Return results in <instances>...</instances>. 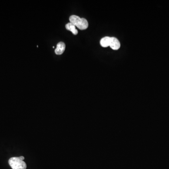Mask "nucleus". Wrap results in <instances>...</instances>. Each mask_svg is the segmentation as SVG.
Wrapping results in <instances>:
<instances>
[{"instance_id": "nucleus-1", "label": "nucleus", "mask_w": 169, "mask_h": 169, "mask_svg": "<svg viewBox=\"0 0 169 169\" xmlns=\"http://www.w3.org/2000/svg\"><path fill=\"white\" fill-rule=\"evenodd\" d=\"M69 20L71 23L81 30L86 29L88 27V23L85 18H81L77 16L72 15L70 17Z\"/></svg>"}, {"instance_id": "nucleus-5", "label": "nucleus", "mask_w": 169, "mask_h": 169, "mask_svg": "<svg viewBox=\"0 0 169 169\" xmlns=\"http://www.w3.org/2000/svg\"><path fill=\"white\" fill-rule=\"evenodd\" d=\"M110 38L111 37H103L100 40V44L101 46L103 47H107L110 46Z\"/></svg>"}, {"instance_id": "nucleus-2", "label": "nucleus", "mask_w": 169, "mask_h": 169, "mask_svg": "<svg viewBox=\"0 0 169 169\" xmlns=\"http://www.w3.org/2000/svg\"><path fill=\"white\" fill-rule=\"evenodd\" d=\"M8 163L12 169H26L27 167L25 163L19 157H11L8 160Z\"/></svg>"}, {"instance_id": "nucleus-4", "label": "nucleus", "mask_w": 169, "mask_h": 169, "mask_svg": "<svg viewBox=\"0 0 169 169\" xmlns=\"http://www.w3.org/2000/svg\"><path fill=\"white\" fill-rule=\"evenodd\" d=\"M65 49V43L63 42H60L57 44V48L55 49V53L57 55L62 54Z\"/></svg>"}, {"instance_id": "nucleus-6", "label": "nucleus", "mask_w": 169, "mask_h": 169, "mask_svg": "<svg viewBox=\"0 0 169 169\" xmlns=\"http://www.w3.org/2000/svg\"><path fill=\"white\" fill-rule=\"evenodd\" d=\"M65 27H66V29L72 32V33L74 35H77L78 33V30L76 29V26L71 23H69L67 24H66Z\"/></svg>"}, {"instance_id": "nucleus-3", "label": "nucleus", "mask_w": 169, "mask_h": 169, "mask_svg": "<svg viewBox=\"0 0 169 169\" xmlns=\"http://www.w3.org/2000/svg\"><path fill=\"white\" fill-rule=\"evenodd\" d=\"M120 43L118 40L115 37L110 38V47L113 50H118L120 47Z\"/></svg>"}, {"instance_id": "nucleus-7", "label": "nucleus", "mask_w": 169, "mask_h": 169, "mask_svg": "<svg viewBox=\"0 0 169 169\" xmlns=\"http://www.w3.org/2000/svg\"><path fill=\"white\" fill-rule=\"evenodd\" d=\"M19 157V158H20V159L22 160H24L25 159V158H24V156H21Z\"/></svg>"}]
</instances>
